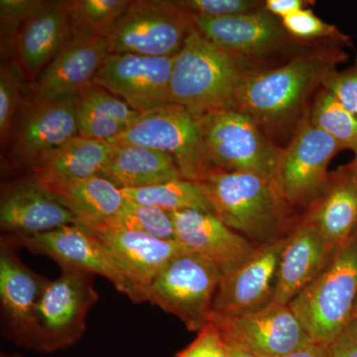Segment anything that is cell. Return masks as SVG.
I'll return each instance as SVG.
<instances>
[{
  "instance_id": "1",
  "label": "cell",
  "mask_w": 357,
  "mask_h": 357,
  "mask_svg": "<svg viewBox=\"0 0 357 357\" xmlns=\"http://www.w3.org/2000/svg\"><path fill=\"white\" fill-rule=\"evenodd\" d=\"M344 48L312 44L284 64L253 70L237 91L234 107L250 115L277 144L291 139L325 77L349 58Z\"/></svg>"
},
{
  "instance_id": "2",
  "label": "cell",
  "mask_w": 357,
  "mask_h": 357,
  "mask_svg": "<svg viewBox=\"0 0 357 357\" xmlns=\"http://www.w3.org/2000/svg\"><path fill=\"white\" fill-rule=\"evenodd\" d=\"M260 68L227 53L192 28L174 62L172 105L199 117L236 105L244 79Z\"/></svg>"
},
{
  "instance_id": "3",
  "label": "cell",
  "mask_w": 357,
  "mask_h": 357,
  "mask_svg": "<svg viewBox=\"0 0 357 357\" xmlns=\"http://www.w3.org/2000/svg\"><path fill=\"white\" fill-rule=\"evenodd\" d=\"M198 184L215 215L237 234L266 243L282 237L277 234L285 227L291 208L271 180L213 169Z\"/></svg>"
},
{
  "instance_id": "4",
  "label": "cell",
  "mask_w": 357,
  "mask_h": 357,
  "mask_svg": "<svg viewBox=\"0 0 357 357\" xmlns=\"http://www.w3.org/2000/svg\"><path fill=\"white\" fill-rule=\"evenodd\" d=\"M356 302L357 229L288 306L312 342L330 344L354 318Z\"/></svg>"
},
{
  "instance_id": "5",
  "label": "cell",
  "mask_w": 357,
  "mask_h": 357,
  "mask_svg": "<svg viewBox=\"0 0 357 357\" xmlns=\"http://www.w3.org/2000/svg\"><path fill=\"white\" fill-rule=\"evenodd\" d=\"M199 119L213 169L253 174L272 181L283 147L250 115L230 107Z\"/></svg>"
},
{
  "instance_id": "6",
  "label": "cell",
  "mask_w": 357,
  "mask_h": 357,
  "mask_svg": "<svg viewBox=\"0 0 357 357\" xmlns=\"http://www.w3.org/2000/svg\"><path fill=\"white\" fill-rule=\"evenodd\" d=\"M191 17L195 29L204 38L260 69L284 64L312 45L291 37L281 20L268 13L265 7L229 17L192 14Z\"/></svg>"
},
{
  "instance_id": "7",
  "label": "cell",
  "mask_w": 357,
  "mask_h": 357,
  "mask_svg": "<svg viewBox=\"0 0 357 357\" xmlns=\"http://www.w3.org/2000/svg\"><path fill=\"white\" fill-rule=\"evenodd\" d=\"M222 274L208 258L182 251L167 264L145 294V302L159 307L198 333L210 323L213 300Z\"/></svg>"
},
{
  "instance_id": "8",
  "label": "cell",
  "mask_w": 357,
  "mask_h": 357,
  "mask_svg": "<svg viewBox=\"0 0 357 357\" xmlns=\"http://www.w3.org/2000/svg\"><path fill=\"white\" fill-rule=\"evenodd\" d=\"M112 143L139 145L168 154L183 178L192 182H202L213 170L199 119L180 105H169L140 114Z\"/></svg>"
},
{
  "instance_id": "9",
  "label": "cell",
  "mask_w": 357,
  "mask_h": 357,
  "mask_svg": "<svg viewBox=\"0 0 357 357\" xmlns=\"http://www.w3.org/2000/svg\"><path fill=\"white\" fill-rule=\"evenodd\" d=\"M49 280L35 314L32 351L51 354L76 344L86 330V316L98 301L91 274L61 268Z\"/></svg>"
},
{
  "instance_id": "10",
  "label": "cell",
  "mask_w": 357,
  "mask_h": 357,
  "mask_svg": "<svg viewBox=\"0 0 357 357\" xmlns=\"http://www.w3.org/2000/svg\"><path fill=\"white\" fill-rule=\"evenodd\" d=\"M191 14L166 0H131L105 36L109 53L175 57L191 33Z\"/></svg>"
},
{
  "instance_id": "11",
  "label": "cell",
  "mask_w": 357,
  "mask_h": 357,
  "mask_svg": "<svg viewBox=\"0 0 357 357\" xmlns=\"http://www.w3.org/2000/svg\"><path fill=\"white\" fill-rule=\"evenodd\" d=\"M342 148L310 121L309 109L283 147L272 183L289 208L309 206L325 191L328 169Z\"/></svg>"
},
{
  "instance_id": "12",
  "label": "cell",
  "mask_w": 357,
  "mask_h": 357,
  "mask_svg": "<svg viewBox=\"0 0 357 357\" xmlns=\"http://www.w3.org/2000/svg\"><path fill=\"white\" fill-rule=\"evenodd\" d=\"M79 135L76 96L23 100L9 139V160L32 170Z\"/></svg>"
},
{
  "instance_id": "13",
  "label": "cell",
  "mask_w": 357,
  "mask_h": 357,
  "mask_svg": "<svg viewBox=\"0 0 357 357\" xmlns=\"http://www.w3.org/2000/svg\"><path fill=\"white\" fill-rule=\"evenodd\" d=\"M9 237L16 245L29 249L35 255L51 258L60 268L100 275L132 302H144V296L122 269L109 248L95 232L79 223L65 225L43 234Z\"/></svg>"
},
{
  "instance_id": "14",
  "label": "cell",
  "mask_w": 357,
  "mask_h": 357,
  "mask_svg": "<svg viewBox=\"0 0 357 357\" xmlns=\"http://www.w3.org/2000/svg\"><path fill=\"white\" fill-rule=\"evenodd\" d=\"M175 57L109 53L93 84L121 98L140 114H146L172 105L171 79Z\"/></svg>"
},
{
  "instance_id": "15",
  "label": "cell",
  "mask_w": 357,
  "mask_h": 357,
  "mask_svg": "<svg viewBox=\"0 0 357 357\" xmlns=\"http://www.w3.org/2000/svg\"><path fill=\"white\" fill-rule=\"evenodd\" d=\"M223 340L243 345L260 357H282L312 340L289 306L270 303L258 311L211 317Z\"/></svg>"
},
{
  "instance_id": "16",
  "label": "cell",
  "mask_w": 357,
  "mask_h": 357,
  "mask_svg": "<svg viewBox=\"0 0 357 357\" xmlns=\"http://www.w3.org/2000/svg\"><path fill=\"white\" fill-rule=\"evenodd\" d=\"M10 237L0 243V303L3 335L23 349L32 351L35 314L49 280L30 269L16 252Z\"/></svg>"
},
{
  "instance_id": "17",
  "label": "cell",
  "mask_w": 357,
  "mask_h": 357,
  "mask_svg": "<svg viewBox=\"0 0 357 357\" xmlns=\"http://www.w3.org/2000/svg\"><path fill=\"white\" fill-rule=\"evenodd\" d=\"M287 236L268 241L231 273L222 276L211 317H234L255 312L272 302L277 271Z\"/></svg>"
},
{
  "instance_id": "18",
  "label": "cell",
  "mask_w": 357,
  "mask_h": 357,
  "mask_svg": "<svg viewBox=\"0 0 357 357\" xmlns=\"http://www.w3.org/2000/svg\"><path fill=\"white\" fill-rule=\"evenodd\" d=\"M107 54L105 37L74 33L33 82V96L50 100L76 96L93 84Z\"/></svg>"
},
{
  "instance_id": "19",
  "label": "cell",
  "mask_w": 357,
  "mask_h": 357,
  "mask_svg": "<svg viewBox=\"0 0 357 357\" xmlns=\"http://www.w3.org/2000/svg\"><path fill=\"white\" fill-rule=\"evenodd\" d=\"M73 35L72 0L42 1L14 40L15 62L26 79L33 83Z\"/></svg>"
},
{
  "instance_id": "20",
  "label": "cell",
  "mask_w": 357,
  "mask_h": 357,
  "mask_svg": "<svg viewBox=\"0 0 357 357\" xmlns=\"http://www.w3.org/2000/svg\"><path fill=\"white\" fill-rule=\"evenodd\" d=\"M75 223V215L33 176L2 188L0 227L10 236H33Z\"/></svg>"
},
{
  "instance_id": "21",
  "label": "cell",
  "mask_w": 357,
  "mask_h": 357,
  "mask_svg": "<svg viewBox=\"0 0 357 357\" xmlns=\"http://www.w3.org/2000/svg\"><path fill=\"white\" fill-rule=\"evenodd\" d=\"M176 241L208 258L222 276L248 261L256 251L249 239L225 225L213 213L188 210L171 213Z\"/></svg>"
},
{
  "instance_id": "22",
  "label": "cell",
  "mask_w": 357,
  "mask_h": 357,
  "mask_svg": "<svg viewBox=\"0 0 357 357\" xmlns=\"http://www.w3.org/2000/svg\"><path fill=\"white\" fill-rule=\"evenodd\" d=\"M337 249L316 229L300 222L282 252L272 304L288 306L323 271Z\"/></svg>"
},
{
  "instance_id": "23",
  "label": "cell",
  "mask_w": 357,
  "mask_h": 357,
  "mask_svg": "<svg viewBox=\"0 0 357 357\" xmlns=\"http://www.w3.org/2000/svg\"><path fill=\"white\" fill-rule=\"evenodd\" d=\"M91 230V229H89ZM95 232L144 296L169 262L187 250L177 241H164L130 230L100 227Z\"/></svg>"
},
{
  "instance_id": "24",
  "label": "cell",
  "mask_w": 357,
  "mask_h": 357,
  "mask_svg": "<svg viewBox=\"0 0 357 357\" xmlns=\"http://www.w3.org/2000/svg\"><path fill=\"white\" fill-rule=\"evenodd\" d=\"M302 222L317 230L335 249L357 229V184L351 167L331 173L325 191L309 206Z\"/></svg>"
},
{
  "instance_id": "25",
  "label": "cell",
  "mask_w": 357,
  "mask_h": 357,
  "mask_svg": "<svg viewBox=\"0 0 357 357\" xmlns=\"http://www.w3.org/2000/svg\"><path fill=\"white\" fill-rule=\"evenodd\" d=\"M112 142L86 139L77 135L41 165L32 169V176L47 189L100 175L114 152Z\"/></svg>"
},
{
  "instance_id": "26",
  "label": "cell",
  "mask_w": 357,
  "mask_h": 357,
  "mask_svg": "<svg viewBox=\"0 0 357 357\" xmlns=\"http://www.w3.org/2000/svg\"><path fill=\"white\" fill-rule=\"evenodd\" d=\"M114 145L100 175L119 189H138L184 178L168 154L139 145Z\"/></svg>"
},
{
  "instance_id": "27",
  "label": "cell",
  "mask_w": 357,
  "mask_h": 357,
  "mask_svg": "<svg viewBox=\"0 0 357 357\" xmlns=\"http://www.w3.org/2000/svg\"><path fill=\"white\" fill-rule=\"evenodd\" d=\"M48 190L75 215L77 223L91 230L109 222L126 202L121 189L102 175Z\"/></svg>"
},
{
  "instance_id": "28",
  "label": "cell",
  "mask_w": 357,
  "mask_h": 357,
  "mask_svg": "<svg viewBox=\"0 0 357 357\" xmlns=\"http://www.w3.org/2000/svg\"><path fill=\"white\" fill-rule=\"evenodd\" d=\"M79 135L112 142L133 123L139 112L107 89L91 84L76 96Z\"/></svg>"
},
{
  "instance_id": "29",
  "label": "cell",
  "mask_w": 357,
  "mask_h": 357,
  "mask_svg": "<svg viewBox=\"0 0 357 357\" xmlns=\"http://www.w3.org/2000/svg\"><path fill=\"white\" fill-rule=\"evenodd\" d=\"M121 191L124 197L130 201L155 206L168 213L195 210L215 215L213 204L198 183L185 178Z\"/></svg>"
},
{
  "instance_id": "30",
  "label": "cell",
  "mask_w": 357,
  "mask_h": 357,
  "mask_svg": "<svg viewBox=\"0 0 357 357\" xmlns=\"http://www.w3.org/2000/svg\"><path fill=\"white\" fill-rule=\"evenodd\" d=\"M309 117L314 126L357 157V116L326 89L321 88L314 96L309 107Z\"/></svg>"
},
{
  "instance_id": "31",
  "label": "cell",
  "mask_w": 357,
  "mask_h": 357,
  "mask_svg": "<svg viewBox=\"0 0 357 357\" xmlns=\"http://www.w3.org/2000/svg\"><path fill=\"white\" fill-rule=\"evenodd\" d=\"M102 227L130 230L164 241H176L171 213L126 198L119 213Z\"/></svg>"
},
{
  "instance_id": "32",
  "label": "cell",
  "mask_w": 357,
  "mask_h": 357,
  "mask_svg": "<svg viewBox=\"0 0 357 357\" xmlns=\"http://www.w3.org/2000/svg\"><path fill=\"white\" fill-rule=\"evenodd\" d=\"M130 0H72L74 33L105 37Z\"/></svg>"
},
{
  "instance_id": "33",
  "label": "cell",
  "mask_w": 357,
  "mask_h": 357,
  "mask_svg": "<svg viewBox=\"0 0 357 357\" xmlns=\"http://www.w3.org/2000/svg\"><path fill=\"white\" fill-rule=\"evenodd\" d=\"M280 20L288 34L303 43L335 44L344 48L352 45L351 38L337 26L326 22L307 7Z\"/></svg>"
},
{
  "instance_id": "34",
  "label": "cell",
  "mask_w": 357,
  "mask_h": 357,
  "mask_svg": "<svg viewBox=\"0 0 357 357\" xmlns=\"http://www.w3.org/2000/svg\"><path fill=\"white\" fill-rule=\"evenodd\" d=\"M24 77L17 63H2L0 69V136L1 146L8 147L14 119L24 98H22Z\"/></svg>"
},
{
  "instance_id": "35",
  "label": "cell",
  "mask_w": 357,
  "mask_h": 357,
  "mask_svg": "<svg viewBox=\"0 0 357 357\" xmlns=\"http://www.w3.org/2000/svg\"><path fill=\"white\" fill-rule=\"evenodd\" d=\"M42 0H1L0 1V35L1 52L7 56L13 54L14 40Z\"/></svg>"
},
{
  "instance_id": "36",
  "label": "cell",
  "mask_w": 357,
  "mask_h": 357,
  "mask_svg": "<svg viewBox=\"0 0 357 357\" xmlns=\"http://www.w3.org/2000/svg\"><path fill=\"white\" fill-rule=\"evenodd\" d=\"M176 4L192 15L222 18L257 10L264 7L258 0H176Z\"/></svg>"
},
{
  "instance_id": "37",
  "label": "cell",
  "mask_w": 357,
  "mask_h": 357,
  "mask_svg": "<svg viewBox=\"0 0 357 357\" xmlns=\"http://www.w3.org/2000/svg\"><path fill=\"white\" fill-rule=\"evenodd\" d=\"M321 88L357 116V55L356 60L344 70H335L325 77Z\"/></svg>"
},
{
  "instance_id": "38",
  "label": "cell",
  "mask_w": 357,
  "mask_h": 357,
  "mask_svg": "<svg viewBox=\"0 0 357 357\" xmlns=\"http://www.w3.org/2000/svg\"><path fill=\"white\" fill-rule=\"evenodd\" d=\"M176 357H229V354L222 335L210 321Z\"/></svg>"
},
{
  "instance_id": "39",
  "label": "cell",
  "mask_w": 357,
  "mask_h": 357,
  "mask_svg": "<svg viewBox=\"0 0 357 357\" xmlns=\"http://www.w3.org/2000/svg\"><path fill=\"white\" fill-rule=\"evenodd\" d=\"M330 357H357V317L331 342Z\"/></svg>"
},
{
  "instance_id": "40",
  "label": "cell",
  "mask_w": 357,
  "mask_h": 357,
  "mask_svg": "<svg viewBox=\"0 0 357 357\" xmlns=\"http://www.w3.org/2000/svg\"><path fill=\"white\" fill-rule=\"evenodd\" d=\"M314 1L309 0H266L264 1L265 9L279 20L287 17L291 14L297 13L301 9L312 6Z\"/></svg>"
},
{
  "instance_id": "41",
  "label": "cell",
  "mask_w": 357,
  "mask_h": 357,
  "mask_svg": "<svg viewBox=\"0 0 357 357\" xmlns=\"http://www.w3.org/2000/svg\"><path fill=\"white\" fill-rule=\"evenodd\" d=\"M330 344L312 342L282 357H330Z\"/></svg>"
},
{
  "instance_id": "42",
  "label": "cell",
  "mask_w": 357,
  "mask_h": 357,
  "mask_svg": "<svg viewBox=\"0 0 357 357\" xmlns=\"http://www.w3.org/2000/svg\"><path fill=\"white\" fill-rule=\"evenodd\" d=\"M225 342L227 345L229 357H260L243 345L237 344L236 342H227V340H225Z\"/></svg>"
},
{
  "instance_id": "43",
  "label": "cell",
  "mask_w": 357,
  "mask_h": 357,
  "mask_svg": "<svg viewBox=\"0 0 357 357\" xmlns=\"http://www.w3.org/2000/svg\"><path fill=\"white\" fill-rule=\"evenodd\" d=\"M349 165L351 167L352 174H354L357 184V157H354L351 163H349Z\"/></svg>"
},
{
  "instance_id": "44",
  "label": "cell",
  "mask_w": 357,
  "mask_h": 357,
  "mask_svg": "<svg viewBox=\"0 0 357 357\" xmlns=\"http://www.w3.org/2000/svg\"><path fill=\"white\" fill-rule=\"evenodd\" d=\"M0 357H23L21 356L20 354H1Z\"/></svg>"
},
{
  "instance_id": "45",
  "label": "cell",
  "mask_w": 357,
  "mask_h": 357,
  "mask_svg": "<svg viewBox=\"0 0 357 357\" xmlns=\"http://www.w3.org/2000/svg\"><path fill=\"white\" fill-rule=\"evenodd\" d=\"M354 316L357 317V302H356V310H354Z\"/></svg>"
}]
</instances>
